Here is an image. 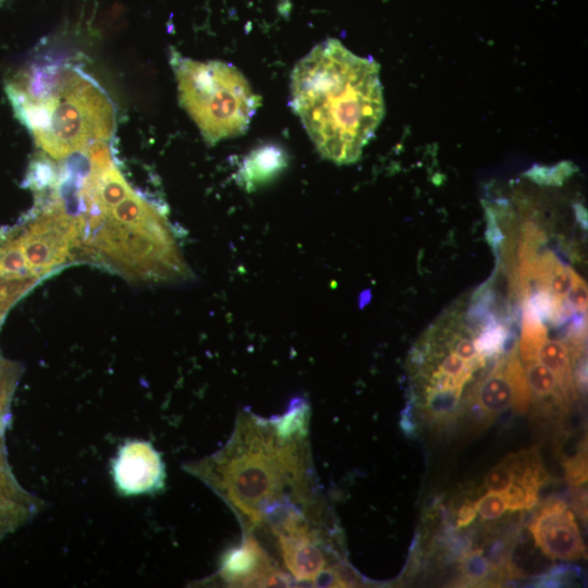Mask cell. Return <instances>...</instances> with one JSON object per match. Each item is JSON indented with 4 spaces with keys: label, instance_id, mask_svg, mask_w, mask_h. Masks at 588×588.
Instances as JSON below:
<instances>
[{
    "label": "cell",
    "instance_id": "5bb4252c",
    "mask_svg": "<svg viewBox=\"0 0 588 588\" xmlns=\"http://www.w3.org/2000/svg\"><path fill=\"white\" fill-rule=\"evenodd\" d=\"M522 365H525L526 368L525 376L531 397L540 400L552 396L558 401H563L567 397L559 387L554 373L538 359H532Z\"/></svg>",
    "mask_w": 588,
    "mask_h": 588
},
{
    "label": "cell",
    "instance_id": "5b68a950",
    "mask_svg": "<svg viewBox=\"0 0 588 588\" xmlns=\"http://www.w3.org/2000/svg\"><path fill=\"white\" fill-rule=\"evenodd\" d=\"M531 401L529 387L516 348L499 360L475 390V402L481 413L499 415L509 408L524 414Z\"/></svg>",
    "mask_w": 588,
    "mask_h": 588
},
{
    "label": "cell",
    "instance_id": "ffe728a7",
    "mask_svg": "<svg viewBox=\"0 0 588 588\" xmlns=\"http://www.w3.org/2000/svg\"><path fill=\"white\" fill-rule=\"evenodd\" d=\"M28 291L24 283L0 278V326L11 306Z\"/></svg>",
    "mask_w": 588,
    "mask_h": 588
},
{
    "label": "cell",
    "instance_id": "ac0fdd59",
    "mask_svg": "<svg viewBox=\"0 0 588 588\" xmlns=\"http://www.w3.org/2000/svg\"><path fill=\"white\" fill-rule=\"evenodd\" d=\"M494 571L482 549H474L462 561V575L467 584H483Z\"/></svg>",
    "mask_w": 588,
    "mask_h": 588
},
{
    "label": "cell",
    "instance_id": "9c48e42d",
    "mask_svg": "<svg viewBox=\"0 0 588 588\" xmlns=\"http://www.w3.org/2000/svg\"><path fill=\"white\" fill-rule=\"evenodd\" d=\"M220 574L229 584L240 586H273L284 583L283 574L270 565L268 555L253 536L224 552Z\"/></svg>",
    "mask_w": 588,
    "mask_h": 588
},
{
    "label": "cell",
    "instance_id": "52a82bcc",
    "mask_svg": "<svg viewBox=\"0 0 588 588\" xmlns=\"http://www.w3.org/2000/svg\"><path fill=\"white\" fill-rule=\"evenodd\" d=\"M535 543L550 559L576 560L585 553L574 513L560 499L547 501L529 524Z\"/></svg>",
    "mask_w": 588,
    "mask_h": 588
},
{
    "label": "cell",
    "instance_id": "8992f818",
    "mask_svg": "<svg viewBox=\"0 0 588 588\" xmlns=\"http://www.w3.org/2000/svg\"><path fill=\"white\" fill-rule=\"evenodd\" d=\"M111 470L118 491L127 497L160 490L166 478L160 453L144 440H130L121 445Z\"/></svg>",
    "mask_w": 588,
    "mask_h": 588
},
{
    "label": "cell",
    "instance_id": "4fadbf2b",
    "mask_svg": "<svg viewBox=\"0 0 588 588\" xmlns=\"http://www.w3.org/2000/svg\"><path fill=\"white\" fill-rule=\"evenodd\" d=\"M308 419V404L303 400H293L286 412L272 421L273 433L281 441H299L306 436Z\"/></svg>",
    "mask_w": 588,
    "mask_h": 588
},
{
    "label": "cell",
    "instance_id": "d6986e66",
    "mask_svg": "<svg viewBox=\"0 0 588 588\" xmlns=\"http://www.w3.org/2000/svg\"><path fill=\"white\" fill-rule=\"evenodd\" d=\"M474 506L477 514L486 520L497 519L509 511L506 498L503 492L489 491L474 502Z\"/></svg>",
    "mask_w": 588,
    "mask_h": 588
},
{
    "label": "cell",
    "instance_id": "44dd1931",
    "mask_svg": "<svg viewBox=\"0 0 588 588\" xmlns=\"http://www.w3.org/2000/svg\"><path fill=\"white\" fill-rule=\"evenodd\" d=\"M566 479L572 486L583 485L587 480V454L580 451L565 464Z\"/></svg>",
    "mask_w": 588,
    "mask_h": 588
},
{
    "label": "cell",
    "instance_id": "cb8c5ba5",
    "mask_svg": "<svg viewBox=\"0 0 588 588\" xmlns=\"http://www.w3.org/2000/svg\"><path fill=\"white\" fill-rule=\"evenodd\" d=\"M0 1H3V0H0Z\"/></svg>",
    "mask_w": 588,
    "mask_h": 588
},
{
    "label": "cell",
    "instance_id": "2e32d148",
    "mask_svg": "<svg viewBox=\"0 0 588 588\" xmlns=\"http://www.w3.org/2000/svg\"><path fill=\"white\" fill-rule=\"evenodd\" d=\"M462 392L457 391H425L424 406L427 416L433 419H444L453 416L458 408Z\"/></svg>",
    "mask_w": 588,
    "mask_h": 588
},
{
    "label": "cell",
    "instance_id": "603a6c76",
    "mask_svg": "<svg viewBox=\"0 0 588 588\" xmlns=\"http://www.w3.org/2000/svg\"><path fill=\"white\" fill-rule=\"evenodd\" d=\"M477 512L474 503L467 502L463 504L457 513V526L464 527L469 525L476 517Z\"/></svg>",
    "mask_w": 588,
    "mask_h": 588
},
{
    "label": "cell",
    "instance_id": "7402d4cb",
    "mask_svg": "<svg viewBox=\"0 0 588 588\" xmlns=\"http://www.w3.org/2000/svg\"><path fill=\"white\" fill-rule=\"evenodd\" d=\"M566 302L576 310L585 313L587 310V285L586 282L576 274L573 286L567 295Z\"/></svg>",
    "mask_w": 588,
    "mask_h": 588
},
{
    "label": "cell",
    "instance_id": "277c9868",
    "mask_svg": "<svg viewBox=\"0 0 588 588\" xmlns=\"http://www.w3.org/2000/svg\"><path fill=\"white\" fill-rule=\"evenodd\" d=\"M182 108L209 145L244 134L259 107L245 76L222 61H196L172 51Z\"/></svg>",
    "mask_w": 588,
    "mask_h": 588
},
{
    "label": "cell",
    "instance_id": "3957f363",
    "mask_svg": "<svg viewBox=\"0 0 588 588\" xmlns=\"http://www.w3.org/2000/svg\"><path fill=\"white\" fill-rule=\"evenodd\" d=\"M296 444L281 441L262 426L244 422L225 449L188 466V471L257 524L284 487L302 477L303 460Z\"/></svg>",
    "mask_w": 588,
    "mask_h": 588
},
{
    "label": "cell",
    "instance_id": "e0dca14e",
    "mask_svg": "<svg viewBox=\"0 0 588 588\" xmlns=\"http://www.w3.org/2000/svg\"><path fill=\"white\" fill-rule=\"evenodd\" d=\"M518 452L511 453L499 464L490 468L483 479L485 488L492 492L507 491L513 486L515 479Z\"/></svg>",
    "mask_w": 588,
    "mask_h": 588
},
{
    "label": "cell",
    "instance_id": "8fae6325",
    "mask_svg": "<svg viewBox=\"0 0 588 588\" xmlns=\"http://www.w3.org/2000/svg\"><path fill=\"white\" fill-rule=\"evenodd\" d=\"M285 152L277 146L266 145L253 150L244 159L237 176L241 184L252 192L273 180L286 167Z\"/></svg>",
    "mask_w": 588,
    "mask_h": 588
},
{
    "label": "cell",
    "instance_id": "7c38bea8",
    "mask_svg": "<svg viewBox=\"0 0 588 588\" xmlns=\"http://www.w3.org/2000/svg\"><path fill=\"white\" fill-rule=\"evenodd\" d=\"M537 359L554 373L566 396L574 392L571 356L565 343L547 339L538 351Z\"/></svg>",
    "mask_w": 588,
    "mask_h": 588
},
{
    "label": "cell",
    "instance_id": "9a60e30c",
    "mask_svg": "<svg viewBox=\"0 0 588 588\" xmlns=\"http://www.w3.org/2000/svg\"><path fill=\"white\" fill-rule=\"evenodd\" d=\"M547 339L548 330L543 322L524 305L522 335L518 343L522 363L537 359L538 351Z\"/></svg>",
    "mask_w": 588,
    "mask_h": 588
},
{
    "label": "cell",
    "instance_id": "30bf717a",
    "mask_svg": "<svg viewBox=\"0 0 588 588\" xmlns=\"http://www.w3.org/2000/svg\"><path fill=\"white\" fill-rule=\"evenodd\" d=\"M4 431L0 428V542L45 506L41 499L26 491L14 477L8 463Z\"/></svg>",
    "mask_w": 588,
    "mask_h": 588
},
{
    "label": "cell",
    "instance_id": "6da1fadb",
    "mask_svg": "<svg viewBox=\"0 0 588 588\" xmlns=\"http://www.w3.org/2000/svg\"><path fill=\"white\" fill-rule=\"evenodd\" d=\"M380 66L330 38L311 49L291 76V103L318 152L356 162L384 115Z\"/></svg>",
    "mask_w": 588,
    "mask_h": 588
},
{
    "label": "cell",
    "instance_id": "ba28073f",
    "mask_svg": "<svg viewBox=\"0 0 588 588\" xmlns=\"http://www.w3.org/2000/svg\"><path fill=\"white\" fill-rule=\"evenodd\" d=\"M274 530L289 572L297 580H315L326 568L327 560L303 517L290 512L277 523Z\"/></svg>",
    "mask_w": 588,
    "mask_h": 588
},
{
    "label": "cell",
    "instance_id": "7a4b0ae2",
    "mask_svg": "<svg viewBox=\"0 0 588 588\" xmlns=\"http://www.w3.org/2000/svg\"><path fill=\"white\" fill-rule=\"evenodd\" d=\"M14 112L53 161L111 140L115 110L102 87L70 62H35L7 82Z\"/></svg>",
    "mask_w": 588,
    "mask_h": 588
}]
</instances>
